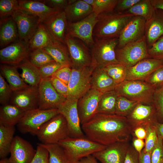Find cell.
Masks as SVG:
<instances>
[{"instance_id":"8d00e7d4","label":"cell","mask_w":163,"mask_h":163,"mask_svg":"<svg viewBox=\"0 0 163 163\" xmlns=\"http://www.w3.org/2000/svg\"><path fill=\"white\" fill-rule=\"evenodd\" d=\"M117 85L125 80L127 68L120 63L109 65L102 68Z\"/></svg>"},{"instance_id":"603a6c76","label":"cell","mask_w":163,"mask_h":163,"mask_svg":"<svg viewBox=\"0 0 163 163\" xmlns=\"http://www.w3.org/2000/svg\"><path fill=\"white\" fill-rule=\"evenodd\" d=\"M145 36L149 48L163 37V10L154 8L152 15L146 21Z\"/></svg>"},{"instance_id":"d590c367","label":"cell","mask_w":163,"mask_h":163,"mask_svg":"<svg viewBox=\"0 0 163 163\" xmlns=\"http://www.w3.org/2000/svg\"><path fill=\"white\" fill-rule=\"evenodd\" d=\"M154 9L151 0H140L129 9L123 13L141 16L146 20L151 17L153 14Z\"/></svg>"},{"instance_id":"f6af8a7d","label":"cell","mask_w":163,"mask_h":163,"mask_svg":"<svg viewBox=\"0 0 163 163\" xmlns=\"http://www.w3.org/2000/svg\"><path fill=\"white\" fill-rule=\"evenodd\" d=\"M155 90L163 85V66L152 72L144 81Z\"/></svg>"},{"instance_id":"91938a15","label":"cell","mask_w":163,"mask_h":163,"mask_svg":"<svg viewBox=\"0 0 163 163\" xmlns=\"http://www.w3.org/2000/svg\"><path fill=\"white\" fill-rule=\"evenodd\" d=\"M151 152H145L142 150L139 154V163H151Z\"/></svg>"},{"instance_id":"5bb4252c","label":"cell","mask_w":163,"mask_h":163,"mask_svg":"<svg viewBox=\"0 0 163 163\" xmlns=\"http://www.w3.org/2000/svg\"><path fill=\"white\" fill-rule=\"evenodd\" d=\"M11 16L16 24L19 39L28 43L41 22L39 18L20 9Z\"/></svg>"},{"instance_id":"74e56055","label":"cell","mask_w":163,"mask_h":163,"mask_svg":"<svg viewBox=\"0 0 163 163\" xmlns=\"http://www.w3.org/2000/svg\"><path fill=\"white\" fill-rule=\"evenodd\" d=\"M40 144L48 152L50 163H68L63 149L58 143Z\"/></svg>"},{"instance_id":"cb8c5ba5","label":"cell","mask_w":163,"mask_h":163,"mask_svg":"<svg viewBox=\"0 0 163 163\" xmlns=\"http://www.w3.org/2000/svg\"><path fill=\"white\" fill-rule=\"evenodd\" d=\"M19 9L38 17L43 22L64 10L51 8L40 0H18Z\"/></svg>"},{"instance_id":"f546056e","label":"cell","mask_w":163,"mask_h":163,"mask_svg":"<svg viewBox=\"0 0 163 163\" xmlns=\"http://www.w3.org/2000/svg\"><path fill=\"white\" fill-rule=\"evenodd\" d=\"M54 41L46 26L43 23L40 22L29 41L28 46L30 52L38 49H43Z\"/></svg>"},{"instance_id":"836d02e7","label":"cell","mask_w":163,"mask_h":163,"mask_svg":"<svg viewBox=\"0 0 163 163\" xmlns=\"http://www.w3.org/2000/svg\"><path fill=\"white\" fill-rule=\"evenodd\" d=\"M118 96L114 90L103 94L99 102L97 113L115 114Z\"/></svg>"},{"instance_id":"003e7915","label":"cell","mask_w":163,"mask_h":163,"mask_svg":"<svg viewBox=\"0 0 163 163\" xmlns=\"http://www.w3.org/2000/svg\"><path fill=\"white\" fill-rule=\"evenodd\" d=\"M162 144H163V140H162Z\"/></svg>"},{"instance_id":"4dcf8cb0","label":"cell","mask_w":163,"mask_h":163,"mask_svg":"<svg viewBox=\"0 0 163 163\" xmlns=\"http://www.w3.org/2000/svg\"><path fill=\"white\" fill-rule=\"evenodd\" d=\"M17 66L1 64L0 74L6 80L13 91L28 86L22 79L19 73Z\"/></svg>"},{"instance_id":"7dc6e473","label":"cell","mask_w":163,"mask_h":163,"mask_svg":"<svg viewBox=\"0 0 163 163\" xmlns=\"http://www.w3.org/2000/svg\"><path fill=\"white\" fill-rule=\"evenodd\" d=\"M149 58L163 60V37L148 48Z\"/></svg>"},{"instance_id":"5b68a950","label":"cell","mask_w":163,"mask_h":163,"mask_svg":"<svg viewBox=\"0 0 163 163\" xmlns=\"http://www.w3.org/2000/svg\"><path fill=\"white\" fill-rule=\"evenodd\" d=\"M36 135L44 144L57 143L69 137L66 119L59 113L43 124Z\"/></svg>"},{"instance_id":"d6986e66","label":"cell","mask_w":163,"mask_h":163,"mask_svg":"<svg viewBox=\"0 0 163 163\" xmlns=\"http://www.w3.org/2000/svg\"><path fill=\"white\" fill-rule=\"evenodd\" d=\"M146 21L141 16H133L120 33L117 48H122L143 37L145 35Z\"/></svg>"},{"instance_id":"e7e4bbea","label":"cell","mask_w":163,"mask_h":163,"mask_svg":"<svg viewBox=\"0 0 163 163\" xmlns=\"http://www.w3.org/2000/svg\"><path fill=\"white\" fill-rule=\"evenodd\" d=\"M86 3L92 6L94 2V0H83Z\"/></svg>"},{"instance_id":"ee69618b","label":"cell","mask_w":163,"mask_h":163,"mask_svg":"<svg viewBox=\"0 0 163 163\" xmlns=\"http://www.w3.org/2000/svg\"><path fill=\"white\" fill-rule=\"evenodd\" d=\"M153 104L156 109L158 122L163 123V85L155 90Z\"/></svg>"},{"instance_id":"e575fe53","label":"cell","mask_w":163,"mask_h":163,"mask_svg":"<svg viewBox=\"0 0 163 163\" xmlns=\"http://www.w3.org/2000/svg\"><path fill=\"white\" fill-rule=\"evenodd\" d=\"M15 131L14 126L6 127L0 125V157H5L10 153Z\"/></svg>"},{"instance_id":"7402d4cb","label":"cell","mask_w":163,"mask_h":163,"mask_svg":"<svg viewBox=\"0 0 163 163\" xmlns=\"http://www.w3.org/2000/svg\"><path fill=\"white\" fill-rule=\"evenodd\" d=\"M163 66V60L148 58L127 68L125 80L144 81L152 72Z\"/></svg>"},{"instance_id":"4316f807","label":"cell","mask_w":163,"mask_h":163,"mask_svg":"<svg viewBox=\"0 0 163 163\" xmlns=\"http://www.w3.org/2000/svg\"><path fill=\"white\" fill-rule=\"evenodd\" d=\"M117 85L102 68L96 67L94 69L91 77V88L103 94L114 90Z\"/></svg>"},{"instance_id":"bcb514c9","label":"cell","mask_w":163,"mask_h":163,"mask_svg":"<svg viewBox=\"0 0 163 163\" xmlns=\"http://www.w3.org/2000/svg\"><path fill=\"white\" fill-rule=\"evenodd\" d=\"M13 92L9 84L0 74V103L2 105L8 104Z\"/></svg>"},{"instance_id":"1f68e13d","label":"cell","mask_w":163,"mask_h":163,"mask_svg":"<svg viewBox=\"0 0 163 163\" xmlns=\"http://www.w3.org/2000/svg\"><path fill=\"white\" fill-rule=\"evenodd\" d=\"M21 70L20 76L28 85L38 87L42 79L39 69L33 65L27 59L17 66Z\"/></svg>"},{"instance_id":"03108f58","label":"cell","mask_w":163,"mask_h":163,"mask_svg":"<svg viewBox=\"0 0 163 163\" xmlns=\"http://www.w3.org/2000/svg\"><path fill=\"white\" fill-rule=\"evenodd\" d=\"M0 163H9L8 159L6 158H2L0 160Z\"/></svg>"},{"instance_id":"7c38bea8","label":"cell","mask_w":163,"mask_h":163,"mask_svg":"<svg viewBox=\"0 0 163 163\" xmlns=\"http://www.w3.org/2000/svg\"><path fill=\"white\" fill-rule=\"evenodd\" d=\"M126 117L131 127V132L137 127H142L145 129L149 126L156 125L158 123L153 103H138Z\"/></svg>"},{"instance_id":"9a60e30c","label":"cell","mask_w":163,"mask_h":163,"mask_svg":"<svg viewBox=\"0 0 163 163\" xmlns=\"http://www.w3.org/2000/svg\"><path fill=\"white\" fill-rule=\"evenodd\" d=\"M102 94L91 88L78 99L77 108L81 125L89 121L97 113L99 102Z\"/></svg>"},{"instance_id":"2e32d148","label":"cell","mask_w":163,"mask_h":163,"mask_svg":"<svg viewBox=\"0 0 163 163\" xmlns=\"http://www.w3.org/2000/svg\"><path fill=\"white\" fill-rule=\"evenodd\" d=\"M77 99H67L58 108L59 113L62 115L66 121L69 136L72 137L85 136L82 128L78 115Z\"/></svg>"},{"instance_id":"7a4b0ae2","label":"cell","mask_w":163,"mask_h":163,"mask_svg":"<svg viewBox=\"0 0 163 163\" xmlns=\"http://www.w3.org/2000/svg\"><path fill=\"white\" fill-rule=\"evenodd\" d=\"M134 16L115 12L99 14L93 30L94 39L118 38L122 30Z\"/></svg>"},{"instance_id":"7bdbcfd3","label":"cell","mask_w":163,"mask_h":163,"mask_svg":"<svg viewBox=\"0 0 163 163\" xmlns=\"http://www.w3.org/2000/svg\"><path fill=\"white\" fill-rule=\"evenodd\" d=\"M19 9L18 0H0V18L11 16L15 11Z\"/></svg>"},{"instance_id":"6f0895ef","label":"cell","mask_w":163,"mask_h":163,"mask_svg":"<svg viewBox=\"0 0 163 163\" xmlns=\"http://www.w3.org/2000/svg\"><path fill=\"white\" fill-rule=\"evenodd\" d=\"M132 145L134 149L140 154L144 149L145 142L144 140L133 136Z\"/></svg>"},{"instance_id":"52a82bcc","label":"cell","mask_w":163,"mask_h":163,"mask_svg":"<svg viewBox=\"0 0 163 163\" xmlns=\"http://www.w3.org/2000/svg\"><path fill=\"white\" fill-rule=\"evenodd\" d=\"M148 47L145 35L139 40L116 50V58L119 63L127 68L140 61L149 58Z\"/></svg>"},{"instance_id":"44dd1931","label":"cell","mask_w":163,"mask_h":163,"mask_svg":"<svg viewBox=\"0 0 163 163\" xmlns=\"http://www.w3.org/2000/svg\"><path fill=\"white\" fill-rule=\"evenodd\" d=\"M36 152L30 143L18 136L13 139L10 151L9 163H30Z\"/></svg>"},{"instance_id":"9c48e42d","label":"cell","mask_w":163,"mask_h":163,"mask_svg":"<svg viewBox=\"0 0 163 163\" xmlns=\"http://www.w3.org/2000/svg\"><path fill=\"white\" fill-rule=\"evenodd\" d=\"M59 113L57 109L43 110L37 108L28 111L17 124L18 129L21 133L36 135L43 124Z\"/></svg>"},{"instance_id":"30bf717a","label":"cell","mask_w":163,"mask_h":163,"mask_svg":"<svg viewBox=\"0 0 163 163\" xmlns=\"http://www.w3.org/2000/svg\"><path fill=\"white\" fill-rule=\"evenodd\" d=\"M65 43L72 69H79L93 63L91 50L82 41L67 34Z\"/></svg>"},{"instance_id":"db71d44e","label":"cell","mask_w":163,"mask_h":163,"mask_svg":"<svg viewBox=\"0 0 163 163\" xmlns=\"http://www.w3.org/2000/svg\"><path fill=\"white\" fill-rule=\"evenodd\" d=\"M140 0H118L113 12L123 13L131 8Z\"/></svg>"},{"instance_id":"d6a6232c","label":"cell","mask_w":163,"mask_h":163,"mask_svg":"<svg viewBox=\"0 0 163 163\" xmlns=\"http://www.w3.org/2000/svg\"><path fill=\"white\" fill-rule=\"evenodd\" d=\"M43 49L48 53L55 62L62 66L71 67L69 52L66 45L55 41Z\"/></svg>"},{"instance_id":"8992f818","label":"cell","mask_w":163,"mask_h":163,"mask_svg":"<svg viewBox=\"0 0 163 163\" xmlns=\"http://www.w3.org/2000/svg\"><path fill=\"white\" fill-rule=\"evenodd\" d=\"M91 48L92 63L97 67L103 68L109 65L119 63L116 56L118 38L94 39Z\"/></svg>"},{"instance_id":"9f6ffc18","label":"cell","mask_w":163,"mask_h":163,"mask_svg":"<svg viewBox=\"0 0 163 163\" xmlns=\"http://www.w3.org/2000/svg\"><path fill=\"white\" fill-rule=\"evenodd\" d=\"M49 7L64 10L69 5V0H40Z\"/></svg>"},{"instance_id":"ba28073f","label":"cell","mask_w":163,"mask_h":163,"mask_svg":"<svg viewBox=\"0 0 163 163\" xmlns=\"http://www.w3.org/2000/svg\"><path fill=\"white\" fill-rule=\"evenodd\" d=\"M96 67L93 63L81 69H72L71 77L68 85L67 99L78 100L91 88V75Z\"/></svg>"},{"instance_id":"4fadbf2b","label":"cell","mask_w":163,"mask_h":163,"mask_svg":"<svg viewBox=\"0 0 163 163\" xmlns=\"http://www.w3.org/2000/svg\"><path fill=\"white\" fill-rule=\"evenodd\" d=\"M38 108L43 110L57 109L66 99L52 85L50 78H42L38 86Z\"/></svg>"},{"instance_id":"b9f144b4","label":"cell","mask_w":163,"mask_h":163,"mask_svg":"<svg viewBox=\"0 0 163 163\" xmlns=\"http://www.w3.org/2000/svg\"><path fill=\"white\" fill-rule=\"evenodd\" d=\"M156 125H150L145 128L146 136L145 139V146L142 150L145 152H151L158 142Z\"/></svg>"},{"instance_id":"f5cc1de1","label":"cell","mask_w":163,"mask_h":163,"mask_svg":"<svg viewBox=\"0 0 163 163\" xmlns=\"http://www.w3.org/2000/svg\"><path fill=\"white\" fill-rule=\"evenodd\" d=\"M51 84L57 92L62 96L67 98L68 93V85L59 79L51 77L50 78Z\"/></svg>"},{"instance_id":"6da1fadb","label":"cell","mask_w":163,"mask_h":163,"mask_svg":"<svg viewBox=\"0 0 163 163\" xmlns=\"http://www.w3.org/2000/svg\"><path fill=\"white\" fill-rule=\"evenodd\" d=\"M82 128L88 138L106 146L118 142L129 141L131 135L127 118L115 114L97 113L82 125Z\"/></svg>"},{"instance_id":"3957f363","label":"cell","mask_w":163,"mask_h":163,"mask_svg":"<svg viewBox=\"0 0 163 163\" xmlns=\"http://www.w3.org/2000/svg\"><path fill=\"white\" fill-rule=\"evenodd\" d=\"M63 149L68 163H77L82 158L100 151L106 147L88 138L68 137L58 142Z\"/></svg>"},{"instance_id":"ac0fdd59","label":"cell","mask_w":163,"mask_h":163,"mask_svg":"<svg viewBox=\"0 0 163 163\" xmlns=\"http://www.w3.org/2000/svg\"><path fill=\"white\" fill-rule=\"evenodd\" d=\"M9 102L25 112L38 108V86L28 85L13 91Z\"/></svg>"},{"instance_id":"c3c4849f","label":"cell","mask_w":163,"mask_h":163,"mask_svg":"<svg viewBox=\"0 0 163 163\" xmlns=\"http://www.w3.org/2000/svg\"><path fill=\"white\" fill-rule=\"evenodd\" d=\"M62 67L60 64L54 61L39 68V69L42 78H46L51 77Z\"/></svg>"},{"instance_id":"f1b7e54d","label":"cell","mask_w":163,"mask_h":163,"mask_svg":"<svg viewBox=\"0 0 163 163\" xmlns=\"http://www.w3.org/2000/svg\"><path fill=\"white\" fill-rule=\"evenodd\" d=\"M25 112L14 105L8 104L0 107V125L14 126L19 123Z\"/></svg>"},{"instance_id":"277c9868","label":"cell","mask_w":163,"mask_h":163,"mask_svg":"<svg viewBox=\"0 0 163 163\" xmlns=\"http://www.w3.org/2000/svg\"><path fill=\"white\" fill-rule=\"evenodd\" d=\"M114 90L118 95L139 103H153L155 90L144 81L125 80L117 85Z\"/></svg>"},{"instance_id":"be15d7a7","label":"cell","mask_w":163,"mask_h":163,"mask_svg":"<svg viewBox=\"0 0 163 163\" xmlns=\"http://www.w3.org/2000/svg\"><path fill=\"white\" fill-rule=\"evenodd\" d=\"M151 2L154 8L163 11V0H151Z\"/></svg>"},{"instance_id":"816d5d0a","label":"cell","mask_w":163,"mask_h":163,"mask_svg":"<svg viewBox=\"0 0 163 163\" xmlns=\"http://www.w3.org/2000/svg\"><path fill=\"white\" fill-rule=\"evenodd\" d=\"M72 68L69 66H62L59 69L52 77H55L68 85L70 80Z\"/></svg>"},{"instance_id":"ffe728a7","label":"cell","mask_w":163,"mask_h":163,"mask_svg":"<svg viewBox=\"0 0 163 163\" xmlns=\"http://www.w3.org/2000/svg\"><path fill=\"white\" fill-rule=\"evenodd\" d=\"M130 145L129 141L117 142L92 155L101 163H124Z\"/></svg>"},{"instance_id":"83f0119b","label":"cell","mask_w":163,"mask_h":163,"mask_svg":"<svg viewBox=\"0 0 163 163\" xmlns=\"http://www.w3.org/2000/svg\"><path fill=\"white\" fill-rule=\"evenodd\" d=\"M64 11L68 22H75L87 16L93 12V9L92 7L83 0H75L68 5Z\"/></svg>"},{"instance_id":"d4e9b609","label":"cell","mask_w":163,"mask_h":163,"mask_svg":"<svg viewBox=\"0 0 163 163\" xmlns=\"http://www.w3.org/2000/svg\"><path fill=\"white\" fill-rule=\"evenodd\" d=\"M42 23L46 26L54 41L65 44L68 21L64 11Z\"/></svg>"},{"instance_id":"ab89813d","label":"cell","mask_w":163,"mask_h":163,"mask_svg":"<svg viewBox=\"0 0 163 163\" xmlns=\"http://www.w3.org/2000/svg\"><path fill=\"white\" fill-rule=\"evenodd\" d=\"M138 103V102L130 100L124 97L118 95L115 114L126 117Z\"/></svg>"},{"instance_id":"681fc988","label":"cell","mask_w":163,"mask_h":163,"mask_svg":"<svg viewBox=\"0 0 163 163\" xmlns=\"http://www.w3.org/2000/svg\"><path fill=\"white\" fill-rule=\"evenodd\" d=\"M30 163H50L48 152L40 144H38L35 154Z\"/></svg>"},{"instance_id":"f35d334b","label":"cell","mask_w":163,"mask_h":163,"mask_svg":"<svg viewBox=\"0 0 163 163\" xmlns=\"http://www.w3.org/2000/svg\"><path fill=\"white\" fill-rule=\"evenodd\" d=\"M28 59L33 65L38 68L55 61L48 53L42 49L30 51Z\"/></svg>"},{"instance_id":"f907efd6","label":"cell","mask_w":163,"mask_h":163,"mask_svg":"<svg viewBox=\"0 0 163 163\" xmlns=\"http://www.w3.org/2000/svg\"><path fill=\"white\" fill-rule=\"evenodd\" d=\"M162 140L158 139V142L151 152V163H163Z\"/></svg>"},{"instance_id":"8fae6325","label":"cell","mask_w":163,"mask_h":163,"mask_svg":"<svg viewBox=\"0 0 163 163\" xmlns=\"http://www.w3.org/2000/svg\"><path fill=\"white\" fill-rule=\"evenodd\" d=\"M98 14L92 12L83 19L75 22H68L67 34L79 39L89 48L94 43L93 30L98 20Z\"/></svg>"},{"instance_id":"484cf974","label":"cell","mask_w":163,"mask_h":163,"mask_svg":"<svg viewBox=\"0 0 163 163\" xmlns=\"http://www.w3.org/2000/svg\"><path fill=\"white\" fill-rule=\"evenodd\" d=\"M19 39L17 27L11 16L0 18V46L5 47Z\"/></svg>"},{"instance_id":"94428289","label":"cell","mask_w":163,"mask_h":163,"mask_svg":"<svg viewBox=\"0 0 163 163\" xmlns=\"http://www.w3.org/2000/svg\"><path fill=\"white\" fill-rule=\"evenodd\" d=\"M77 163H98V162L97 159L92 155H91L82 158Z\"/></svg>"},{"instance_id":"11a10c76","label":"cell","mask_w":163,"mask_h":163,"mask_svg":"<svg viewBox=\"0 0 163 163\" xmlns=\"http://www.w3.org/2000/svg\"><path fill=\"white\" fill-rule=\"evenodd\" d=\"M139 154L132 145H130L127 149L124 163H139Z\"/></svg>"},{"instance_id":"e0dca14e","label":"cell","mask_w":163,"mask_h":163,"mask_svg":"<svg viewBox=\"0 0 163 163\" xmlns=\"http://www.w3.org/2000/svg\"><path fill=\"white\" fill-rule=\"evenodd\" d=\"M30 52L28 43L19 39L0 50V62L17 66L29 59Z\"/></svg>"},{"instance_id":"60d3db41","label":"cell","mask_w":163,"mask_h":163,"mask_svg":"<svg viewBox=\"0 0 163 163\" xmlns=\"http://www.w3.org/2000/svg\"><path fill=\"white\" fill-rule=\"evenodd\" d=\"M118 0H94L93 12L98 14L113 12Z\"/></svg>"},{"instance_id":"680465c9","label":"cell","mask_w":163,"mask_h":163,"mask_svg":"<svg viewBox=\"0 0 163 163\" xmlns=\"http://www.w3.org/2000/svg\"><path fill=\"white\" fill-rule=\"evenodd\" d=\"M131 135H132L133 136L144 140L146 138V132L144 128L139 127L135 129L131 132Z\"/></svg>"},{"instance_id":"6125c7cd","label":"cell","mask_w":163,"mask_h":163,"mask_svg":"<svg viewBox=\"0 0 163 163\" xmlns=\"http://www.w3.org/2000/svg\"><path fill=\"white\" fill-rule=\"evenodd\" d=\"M156 130L158 139H163V123H158L156 125Z\"/></svg>"}]
</instances>
